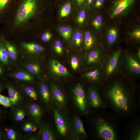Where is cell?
Masks as SVG:
<instances>
[{
	"label": "cell",
	"mask_w": 140,
	"mask_h": 140,
	"mask_svg": "<svg viewBox=\"0 0 140 140\" xmlns=\"http://www.w3.org/2000/svg\"><path fill=\"white\" fill-rule=\"evenodd\" d=\"M106 100L117 112L128 115L133 109L135 99L120 82L114 83L109 88L106 95Z\"/></svg>",
	"instance_id": "1"
},
{
	"label": "cell",
	"mask_w": 140,
	"mask_h": 140,
	"mask_svg": "<svg viewBox=\"0 0 140 140\" xmlns=\"http://www.w3.org/2000/svg\"><path fill=\"white\" fill-rule=\"evenodd\" d=\"M95 124L96 132L100 138L105 140H115L117 139L116 128L107 120L99 117L97 119Z\"/></svg>",
	"instance_id": "2"
},
{
	"label": "cell",
	"mask_w": 140,
	"mask_h": 140,
	"mask_svg": "<svg viewBox=\"0 0 140 140\" xmlns=\"http://www.w3.org/2000/svg\"><path fill=\"white\" fill-rule=\"evenodd\" d=\"M36 8V0H24L18 9L16 22L21 23L28 20L34 15Z\"/></svg>",
	"instance_id": "3"
},
{
	"label": "cell",
	"mask_w": 140,
	"mask_h": 140,
	"mask_svg": "<svg viewBox=\"0 0 140 140\" xmlns=\"http://www.w3.org/2000/svg\"><path fill=\"white\" fill-rule=\"evenodd\" d=\"M73 93L77 107L80 111L85 112L87 109V99L82 86L80 84L76 85L73 89Z\"/></svg>",
	"instance_id": "4"
},
{
	"label": "cell",
	"mask_w": 140,
	"mask_h": 140,
	"mask_svg": "<svg viewBox=\"0 0 140 140\" xmlns=\"http://www.w3.org/2000/svg\"><path fill=\"white\" fill-rule=\"evenodd\" d=\"M86 97L89 105L93 108L100 109L104 106L97 90L94 87L91 86L88 88Z\"/></svg>",
	"instance_id": "5"
},
{
	"label": "cell",
	"mask_w": 140,
	"mask_h": 140,
	"mask_svg": "<svg viewBox=\"0 0 140 140\" xmlns=\"http://www.w3.org/2000/svg\"><path fill=\"white\" fill-rule=\"evenodd\" d=\"M135 0H116L113 8L110 17L113 18L124 12Z\"/></svg>",
	"instance_id": "6"
},
{
	"label": "cell",
	"mask_w": 140,
	"mask_h": 140,
	"mask_svg": "<svg viewBox=\"0 0 140 140\" xmlns=\"http://www.w3.org/2000/svg\"><path fill=\"white\" fill-rule=\"evenodd\" d=\"M53 115L56 125L59 133L62 136H66L67 133L68 128L64 117L56 109L54 110Z\"/></svg>",
	"instance_id": "7"
},
{
	"label": "cell",
	"mask_w": 140,
	"mask_h": 140,
	"mask_svg": "<svg viewBox=\"0 0 140 140\" xmlns=\"http://www.w3.org/2000/svg\"><path fill=\"white\" fill-rule=\"evenodd\" d=\"M50 65L51 71L56 75L65 77L69 75V72L66 68L58 61L52 60Z\"/></svg>",
	"instance_id": "8"
},
{
	"label": "cell",
	"mask_w": 140,
	"mask_h": 140,
	"mask_svg": "<svg viewBox=\"0 0 140 140\" xmlns=\"http://www.w3.org/2000/svg\"><path fill=\"white\" fill-rule=\"evenodd\" d=\"M51 85L53 100L60 106H64L66 103V99L64 93L55 84H52Z\"/></svg>",
	"instance_id": "9"
},
{
	"label": "cell",
	"mask_w": 140,
	"mask_h": 140,
	"mask_svg": "<svg viewBox=\"0 0 140 140\" xmlns=\"http://www.w3.org/2000/svg\"><path fill=\"white\" fill-rule=\"evenodd\" d=\"M121 52L120 50H117L113 53L109 59L106 69L107 75H110L115 70L117 66Z\"/></svg>",
	"instance_id": "10"
},
{
	"label": "cell",
	"mask_w": 140,
	"mask_h": 140,
	"mask_svg": "<svg viewBox=\"0 0 140 140\" xmlns=\"http://www.w3.org/2000/svg\"><path fill=\"white\" fill-rule=\"evenodd\" d=\"M6 88L12 104L14 105L17 104L20 101L21 97L17 90L11 85L8 84Z\"/></svg>",
	"instance_id": "11"
},
{
	"label": "cell",
	"mask_w": 140,
	"mask_h": 140,
	"mask_svg": "<svg viewBox=\"0 0 140 140\" xmlns=\"http://www.w3.org/2000/svg\"><path fill=\"white\" fill-rule=\"evenodd\" d=\"M126 60L128 66L130 71L135 74H139L140 65L138 62L129 54L126 55Z\"/></svg>",
	"instance_id": "12"
},
{
	"label": "cell",
	"mask_w": 140,
	"mask_h": 140,
	"mask_svg": "<svg viewBox=\"0 0 140 140\" xmlns=\"http://www.w3.org/2000/svg\"><path fill=\"white\" fill-rule=\"evenodd\" d=\"M73 123L74 130L77 134L82 137L86 136L87 133L81 119L78 117L75 116L73 118Z\"/></svg>",
	"instance_id": "13"
},
{
	"label": "cell",
	"mask_w": 140,
	"mask_h": 140,
	"mask_svg": "<svg viewBox=\"0 0 140 140\" xmlns=\"http://www.w3.org/2000/svg\"><path fill=\"white\" fill-rule=\"evenodd\" d=\"M41 138L43 140H54V135L50 127L47 125L42 126L40 131Z\"/></svg>",
	"instance_id": "14"
},
{
	"label": "cell",
	"mask_w": 140,
	"mask_h": 140,
	"mask_svg": "<svg viewBox=\"0 0 140 140\" xmlns=\"http://www.w3.org/2000/svg\"><path fill=\"white\" fill-rule=\"evenodd\" d=\"M12 76L18 80L30 82L33 81V77L30 73L23 71H18L12 74Z\"/></svg>",
	"instance_id": "15"
},
{
	"label": "cell",
	"mask_w": 140,
	"mask_h": 140,
	"mask_svg": "<svg viewBox=\"0 0 140 140\" xmlns=\"http://www.w3.org/2000/svg\"><path fill=\"white\" fill-rule=\"evenodd\" d=\"M22 46L28 52L32 54L41 52L44 50L42 46L33 43H24Z\"/></svg>",
	"instance_id": "16"
},
{
	"label": "cell",
	"mask_w": 140,
	"mask_h": 140,
	"mask_svg": "<svg viewBox=\"0 0 140 140\" xmlns=\"http://www.w3.org/2000/svg\"><path fill=\"white\" fill-rule=\"evenodd\" d=\"M117 31L116 28L112 27L109 29L107 32L106 39L109 46L112 45L116 41L117 37Z\"/></svg>",
	"instance_id": "17"
},
{
	"label": "cell",
	"mask_w": 140,
	"mask_h": 140,
	"mask_svg": "<svg viewBox=\"0 0 140 140\" xmlns=\"http://www.w3.org/2000/svg\"><path fill=\"white\" fill-rule=\"evenodd\" d=\"M101 56V52L99 50L96 49L93 50L89 53L87 58V63L91 64L97 62Z\"/></svg>",
	"instance_id": "18"
},
{
	"label": "cell",
	"mask_w": 140,
	"mask_h": 140,
	"mask_svg": "<svg viewBox=\"0 0 140 140\" xmlns=\"http://www.w3.org/2000/svg\"><path fill=\"white\" fill-rule=\"evenodd\" d=\"M85 48L87 50L90 48L94 43V39L90 32L89 31L86 32L84 37Z\"/></svg>",
	"instance_id": "19"
},
{
	"label": "cell",
	"mask_w": 140,
	"mask_h": 140,
	"mask_svg": "<svg viewBox=\"0 0 140 140\" xmlns=\"http://www.w3.org/2000/svg\"><path fill=\"white\" fill-rule=\"evenodd\" d=\"M40 90L43 99L46 104H48L50 100V93L47 86L44 83H42L40 86Z\"/></svg>",
	"instance_id": "20"
},
{
	"label": "cell",
	"mask_w": 140,
	"mask_h": 140,
	"mask_svg": "<svg viewBox=\"0 0 140 140\" xmlns=\"http://www.w3.org/2000/svg\"><path fill=\"white\" fill-rule=\"evenodd\" d=\"M27 69L31 74L37 75L40 73V68L39 65L36 63L30 62L28 63L25 65Z\"/></svg>",
	"instance_id": "21"
},
{
	"label": "cell",
	"mask_w": 140,
	"mask_h": 140,
	"mask_svg": "<svg viewBox=\"0 0 140 140\" xmlns=\"http://www.w3.org/2000/svg\"><path fill=\"white\" fill-rule=\"evenodd\" d=\"M6 46L9 57L12 60H16L17 57V53L15 47L8 42L6 43Z\"/></svg>",
	"instance_id": "22"
},
{
	"label": "cell",
	"mask_w": 140,
	"mask_h": 140,
	"mask_svg": "<svg viewBox=\"0 0 140 140\" xmlns=\"http://www.w3.org/2000/svg\"><path fill=\"white\" fill-rule=\"evenodd\" d=\"M29 111L30 114L34 118H39L41 115L42 112L41 108L37 104L31 105L29 108Z\"/></svg>",
	"instance_id": "23"
},
{
	"label": "cell",
	"mask_w": 140,
	"mask_h": 140,
	"mask_svg": "<svg viewBox=\"0 0 140 140\" xmlns=\"http://www.w3.org/2000/svg\"><path fill=\"white\" fill-rule=\"evenodd\" d=\"M100 75V72L99 70L96 69L86 73L85 76L88 79L93 81L97 80Z\"/></svg>",
	"instance_id": "24"
},
{
	"label": "cell",
	"mask_w": 140,
	"mask_h": 140,
	"mask_svg": "<svg viewBox=\"0 0 140 140\" xmlns=\"http://www.w3.org/2000/svg\"><path fill=\"white\" fill-rule=\"evenodd\" d=\"M9 58L8 51L2 44L0 45V61L5 64H7Z\"/></svg>",
	"instance_id": "25"
},
{
	"label": "cell",
	"mask_w": 140,
	"mask_h": 140,
	"mask_svg": "<svg viewBox=\"0 0 140 140\" xmlns=\"http://www.w3.org/2000/svg\"><path fill=\"white\" fill-rule=\"evenodd\" d=\"M131 130L130 135V139L133 140H139L140 139V128L139 125H136Z\"/></svg>",
	"instance_id": "26"
},
{
	"label": "cell",
	"mask_w": 140,
	"mask_h": 140,
	"mask_svg": "<svg viewBox=\"0 0 140 140\" xmlns=\"http://www.w3.org/2000/svg\"><path fill=\"white\" fill-rule=\"evenodd\" d=\"M59 31L63 37L66 40L69 39L71 37V28L69 26H65L59 28Z\"/></svg>",
	"instance_id": "27"
},
{
	"label": "cell",
	"mask_w": 140,
	"mask_h": 140,
	"mask_svg": "<svg viewBox=\"0 0 140 140\" xmlns=\"http://www.w3.org/2000/svg\"><path fill=\"white\" fill-rule=\"evenodd\" d=\"M71 9V4L70 2H67L64 4L61 9L60 16L61 18L65 17L69 14Z\"/></svg>",
	"instance_id": "28"
},
{
	"label": "cell",
	"mask_w": 140,
	"mask_h": 140,
	"mask_svg": "<svg viewBox=\"0 0 140 140\" xmlns=\"http://www.w3.org/2000/svg\"><path fill=\"white\" fill-rule=\"evenodd\" d=\"M5 134L6 137L10 140H15L17 138V135L15 131L13 129L6 128L5 130Z\"/></svg>",
	"instance_id": "29"
},
{
	"label": "cell",
	"mask_w": 140,
	"mask_h": 140,
	"mask_svg": "<svg viewBox=\"0 0 140 140\" xmlns=\"http://www.w3.org/2000/svg\"><path fill=\"white\" fill-rule=\"evenodd\" d=\"M103 22L102 16L100 15H97L92 22L94 27L97 30H99L101 27Z\"/></svg>",
	"instance_id": "30"
},
{
	"label": "cell",
	"mask_w": 140,
	"mask_h": 140,
	"mask_svg": "<svg viewBox=\"0 0 140 140\" xmlns=\"http://www.w3.org/2000/svg\"><path fill=\"white\" fill-rule=\"evenodd\" d=\"M82 38V34L80 31L76 32L73 35L72 39L75 44L79 46L81 43Z\"/></svg>",
	"instance_id": "31"
},
{
	"label": "cell",
	"mask_w": 140,
	"mask_h": 140,
	"mask_svg": "<svg viewBox=\"0 0 140 140\" xmlns=\"http://www.w3.org/2000/svg\"><path fill=\"white\" fill-rule=\"evenodd\" d=\"M26 94L31 98L36 99L37 98V93L34 88L30 86H27L25 88Z\"/></svg>",
	"instance_id": "32"
},
{
	"label": "cell",
	"mask_w": 140,
	"mask_h": 140,
	"mask_svg": "<svg viewBox=\"0 0 140 140\" xmlns=\"http://www.w3.org/2000/svg\"><path fill=\"white\" fill-rule=\"evenodd\" d=\"M54 50L58 54L61 55L63 52V47L62 42L59 40L56 41L54 45Z\"/></svg>",
	"instance_id": "33"
},
{
	"label": "cell",
	"mask_w": 140,
	"mask_h": 140,
	"mask_svg": "<svg viewBox=\"0 0 140 140\" xmlns=\"http://www.w3.org/2000/svg\"><path fill=\"white\" fill-rule=\"evenodd\" d=\"M25 113L24 110L19 109L16 111L15 115V120L18 121L22 120L24 118Z\"/></svg>",
	"instance_id": "34"
},
{
	"label": "cell",
	"mask_w": 140,
	"mask_h": 140,
	"mask_svg": "<svg viewBox=\"0 0 140 140\" xmlns=\"http://www.w3.org/2000/svg\"><path fill=\"white\" fill-rule=\"evenodd\" d=\"M36 129L34 125L31 123L28 122L26 123L23 127L24 131L26 132H31L34 131Z\"/></svg>",
	"instance_id": "35"
},
{
	"label": "cell",
	"mask_w": 140,
	"mask_h": 140,
	"mask_svg": "<svg viewBox=\"0 0 140 140\" xmlns=\"http://www.w3.org/2000/svg\"><path fill=\"white\" fill-rule=\"evenodd\" d=\"M71 65L72 69L75 70L77 69L79 66V60L76 56H73L71 58Z\"/></svg>",
	"instance_id": "36"
},
{
	"label": "cell",
	"mask_w": 140,
	"mask_h": 140,
	"mask_svg": "<svg viewBox=\"0 0 140 140\" xmlns=\"http://www.w3.org/2000/svg\"><path fill=\"white\" fill-rule=\"evenodd\" d=\"M86 16V12L84 10H82L79 12L77 17V21L78 23L82 24L83 23Z\"/></svg>",
	"instance_id": "37"
},
{
	"label": "cell",
	"mask_w": 140,
	"mask_h": 140,
	"mask_svg": "<svg viewBox=\"0 0 140 140\" xmlns=\"http://www.w3.org/2000/svg\"><path fill=\"white\" fill-rule=\"evenodd\" d=\"M52 36V35L50 32H47L43 34L41 37V39L44 41H47L50 40Z\"/></svg>",
	"instance_id": "38"
},
{
	"label": "cell",
	"mask_w": 140,
	"mask_h": 140,
	"mask_svg": "<svg viewBox=\"0 0 140 140\" xmlns=\"http://www.w3.org/2000/svg\"><path fill=\"white\" fill-rule=\"evenodd\" d=\"M131 36L135 39L139 40L140 39V30L139 29L134 30L131 34Z\"/></svg>",
	"instance_id": "39"
},
{
	"label": "cell",
	"mask_w": 140,
	"mask_h": 140,
	"mask_svg": "<svg viewBox=\"0 0 140 140\" xmlns=\"http://www.w3.org/2000/svg\"><path fill=\"white\" fill-rule=\"evenodd\" d=\"M12 103L9 98L6 97L5 98L2 105L6 107H9L11 106Z\"/></svg>",
	"instance_id": "40"
},
{
	"label": "cell",
	"mask_w": 140,
	"mask_h": 140,
	"mask_svg": "<svg viewBox=\"0 0 140 140\" xmlns=\"http://www.w3.org/2000/svg\"><path fill=\"white\" fill-rule=\"evenodd\" d=\"M9 0H0V10L3 9Z\"/></svg>",
	"instance_id": "41"
},
{
	"label": "cell",
	"mask_w": 140,
	"mask_h": 140,
	"mask_svg": "<svg viewBox=\"0 0 140 140\" xmlns=\"http://www.w3.org/2000/svg\"><path fill=\"white\" fill-rule=\"evenodd\" d=\"M105 0H96L95 6L96 8H100L102 5Z\"/></svg>",
	"instance_id": "42"
},
{
	"label": "cell",
	"mask_w": 140,
	"mask_h": 140,
	"mask_svg": "<svg viewBox=\"0 0 140 140\" xmlns=\"http://www.w3.org/2000/svg\"><path fill=\"white\" fill-rule=\"evenodd\" d=\"M6 97L0 94V104L2 105Z\"/></svg>",
	"instance_id": "43"
},
{
	"label": "cell",
	"mask_w": 140,
	"mask_h": 140,
	"mask_svg": "<svg viewBox=\"0 0 140 140\" xmlns=\"http://www.w3.org/2000/svg\"><path fill=\"white\" fill-rule=\"evenodd\" d=\"M85 0H76L77 4L78 5H81L84 2Z\"/></svg>",
	"instance_id": "44"
},
{
	"label": "cell",
	"mask_w": 140,
	"mask_h": 140,
	"mask_svg": "<svg viewBox=\"0 0 140 140\" xmlns=\"http://www.w3.org/2000/svg\"><path fill=\"white\" fill-rule=\"evenodd\" d=\"M87 4L88 5L92 4L94 2V0H87Z\"/></svg>",
	"instance_id": "45"
},
{
	"label": "cell",
	"mask_w": 140,
	"mask_h": 140,
	"mask_svg": "<svg viewBox=\"0 0 140 140\" xmlns=\"http://www.w3.org/2000/svg\"><path fill=\"white\" fill-rule=\"evenodd\" d=\"M3 113L2 110L0 109V121L2 119L3 117Z\"/></svg>",
	"instance_id": "46"
},
{
	"label": "cell",
	"mask_w": 140,
	"mask_h": 140,
	"mask_svg": "<svg viewBox=\"0 0 140 140\" xmlns=\"http://www.w3.org/2000/svg\"><path fill=\"white\" fill-rule=\"evenodd\" d=\"M138 57L139 59L140 60V50H139L137 53Z\"/></svg>",
	"instance_id": "47"
},
{
	"label": "cell",
	"mask_w": 140,
	"mask_h": 140,
	"mask_svg": "<svg viewBox=\"0 0 140 140\" xmlns=\"http://www.w3.org/2000/svg\"><path fill=\"white\" fill-rule=\"evenodd\" d=\"M2 132L0 130V140H1L2 138Z\"/></svg>",
	"instance_id": "48"
},
{
	"label": "cell",
	"mask_w": 140,
	"mask_h": 140,
	"mask_svg": "<svg viewBox=\"0 0 140 140\" xmlns=\"http://www.w3.org/2000/svg\"><path fill=\"white\" fill-rule=\"evenodd\" d=\"M2 72V70L1 68L0 67V74H1Z\"/></svg>",
	"instance_id": "49"
},
{
	"label": "cell",
	"mask_w": 140,
	"mask_h": 140,
	"mask_svg": "<svg viewBox=\"0 0 140 140\" xmlns=\"http://www.w3.org/2000/svg\"><path fill=\"white\" fill-rule=\"evenodd\" d=\"M1 90H2L1 86V84L0 83V92L1 91Z\"/></svg>",
	"instance_id": "50"
}]
</instances>
